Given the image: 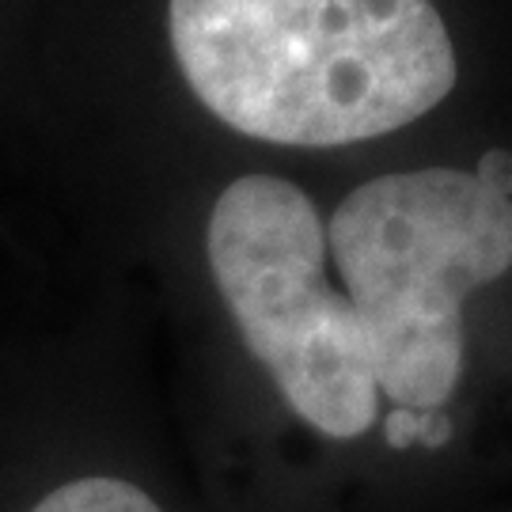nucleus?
Segmentation results:
<instances>
[{
  "label": "nucleus",
  "mask_w": 512,
  "mask_h": 512,
  "mask_svg": "<svg viewBox=\"0 0 512 512\" xmlns=\"http://www.w3.org/2000/svg\"><path fill=\"white\" fill-rule=\"evenodd\" d=\"M475 175L490 186L494 194H501V198H509L512 202V152H505V148H490V152L478 160Z\"/></svg>",
  "instance_id": "obj_4"
},
{
  "label": "nucleus",
  "mask_w": 512,
  "mask_h": 512,
  "mask_svg": "<svg viewBox=\"0 0 512 512\" xmlns=\"http://www.w3.org/2000/svg\"><path fill=\"white\" fill-rule=\"evenodd\" d=\"M0 512H209L186 501L164 478L110 456H84L19 478Z\"/></svg>",
  "instance_id": "obj_3"
},
{
  "label": "nucleus",
  "mask_w": 512,
  "mask_h": 512,
  "mask_svg": "<svg viewBox=\"0 0 512 512\" xmlns=\"http://www.w3.org/2000/svg\"><path fill=\"white\" fill-rule=\"evenodd\" d=\"M327 255L365 327L384 425L391 414L421 421L440 512L463 509L471 308L512 274V202L452 167L384 175L334 209Z\"/></svg>",
  "instance_id": "obj_1"
},
{
  "label": "nucleus",
  "mask_w": 512,
  "mask_h": 512,
  "mask_svg": "<svg viewBox=\"0 0 512 512\" xmlns=\"http://www.w3.org/2000/svg\"><path fill=\"white\" fill-rule=\"evenodd\" d=\"M452 512H482V509H452ZM486 512H512V509H486Z\"/></svg>",
  "instance_id": "obj_5"
},
{
  "label": "nucleus",
  "mask_w": 512,
  "mask_h": 512,
  "mask_svg": "<svg viewBox=\"0 0 512 512\" xmlns=\"http://www.w3.org/2000/svg\"><path fill=\"white\" fill-rule=\"evenodd\" d=\"M167 35L202 107L270 145L372 141L456 88L433 0H171Z\"/></svg>",
  "instance_id": "obj_2"
}]
</instances>
